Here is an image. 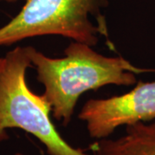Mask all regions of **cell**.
<instances>
[{
	"mask_svg": "<svg viewBox=\"0 0 155 155\" xmlns=\"http://www.w3.org/2000/svg\"><path fill=\"white\" fill-rule=\"evenodd\" d=\"M26 48L37 80L44 86L42 96L54 117L64 126L71 122L78 100L84 92L109 84L129 86L136 83L134 73L145 72L122 57L102 55L78 41L69 44L62 58H50L33 47Z\"/></svg>",
	"mask_w": 155,
	"mask_h": 155,
	"instance_id": "6da1fadb",
	"label": "cell"
},
{
	"mask_svg": "<svg viewBox=\"0 0 155 155\" xmlns=\"http://www.w3.org/2000/svg\"><path fill=\"white\" fill-rule=\"evenodd\" d=\"M0 71V142L8 139L6 130L20 128L43 143L49 155H87L62 138L50 118L51 107L42 95L34 93L26 82L32 67L26 47L8 52Z\"/></svg>",
	"mask_w": 155,
	"mask_h": 155,
	"instance_id": "7a4b0ae2",
	"label": "cell"
},
{
	"mask_svg": "<svg viewBox=\"0 0 155 155\" xmlns=\"http://www.w3.org/2000/svg\"><path fill=\"white\" fill-rule=\"evenodd\" d=\"M108 5V0H26L17 16L0 28V47L54 35L96 46L99 35L108 37V29L94 25L90 17L106 26L101 9Z\"/></svg>",
	"mask_w": 155,
	"mask_h": 155,
	"instance_id": "3957f363",
	"label": "cell"
},
{
	"mask_svg": "<svg viewBox=\"0 0 155 155\" xmlns=\"http://www.w3.org/2000/svg\"><path fill=\"white\" fill-rule=\"evenodd\" d=\"M91 138L104 139L120 126L155 120V81L139 82L129 92L88 100L78 114Z\"/></svg>",
	"mask_w": 155,
	"mask_h": 155,
	"instance_id": "277c9868",
	"label": "cell"
},
{
	"mask_svg": "<svg viewBox=\"0 0 155 155\" xmlns=\"http://www.w3.org/2000/svg\"><path fill=\"white\" fill-rule=\"evenodd\" d=\"M95 155H155V121L126 126L118 139H101L91 146Z\"/></svg>",
	"mask_w": 155,
	"mask_h": 155,
	"instance_id": "5b68a950",
	"label": "cell"
},
{
	"mask_svg": "<svg viewBox=\"0 0 155 155\" xmlns=\"http://www.w3.org/2000/svg\"><path fill=\"white\" fill-rule=\"evenodd\" d=\"M4 63H5V58H0V71L4 66Z\"/></svg>",
	"mask_w": 155,
	"mask_h": 155,
	"instance_id": "8992f818",
	"label": "cell"
},
{
	"mask_svg": "<svg viewBox=\"0 0 155 155\" xmlns=\"http://www.w3.org/2000/svg\"><path fill=\"white\" fill-rule=\"evenodd\" d=\"M18 0H0V2H7V3H15Z\"/></svg>",
	"mask_w": 155,
	"mask_h": 155,
	"instance_id": "52a82bcc",
	"label": "cell"
},
{
	"mask_svg": "<svg viewBox=\"0 0 155 155\" xmlns=\"http://www.w3.org/2000/svg\"><path fill=\"white\" fill-rule=\"evenodd\" d=\"M14 155H25V154H23V153H15Z\"/></svg>",
	"mask_w": 155,
	"mask_h": 155,
	"instance_id": "ba28073f",
	"label": "cell"
}]
</instances>
